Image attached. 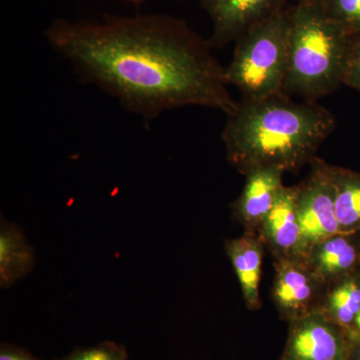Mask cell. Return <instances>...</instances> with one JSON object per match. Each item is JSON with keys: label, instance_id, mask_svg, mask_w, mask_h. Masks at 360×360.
I'll return each instance as SVG.
<instances>
[{"label": "cell", "instance_id": "1", "mask_svg": "<svg viewBox=\"0 0 360 360\" xmlns=\"http://www.w3.org/2000/svg\"><path fill=\"white\" fill-rule=\"evenodd\" d=\"M44 35L85 84L115 97L146 122L191 105L227 115L238 104L208 40L179 18L162 14L106 16L94 22L58 18Z\"/></svg>", "mask_w": 360, "mask_h": 360}, {"label": "cell", "instance_id": "2", "mask_svg": "<svg viewBox=\"0 0 360 360\" xmlns=\"http://www.w3.org/2000/svg\"><path fill=\"white\" fill-rule=\"evenodd\" d=\"M335 127V115L323 106L279 94L241 98L227 115L221 139L227 160L245 176L257 168L295 172L316 158Z\"/></svg>", "mask_w": 360, "mask_h": 360}, {"label": "cell", "instance_id": "3", "mask_svg": "<svg viewBox=\"0 0 360 360\" xmlns=\"http://www.w3.org/2000/svg\"><path fill=\"white\" fill-rule=\"evenodd\" d=\"M288 65L283 94L315 101L343 84L355 35L323 6L296 2L288 7Z\"/></svg>", "mask_w": 360, "mask_h": 360}, {"label": "cell", "instance_id": "4", "mask_svg": "<svg viewBox=\"0 0 360 360\" xmlns=\"http://www.w3.org/2000/svg\"><path fill=\"white\" fill-rule=\"evenodd\" d=\"M288 7L251 27L236 41L225 79L243 99L283 94L288 65Z\"/></svg>", "mask_w": 360, "mask_h": 360}, {"label": "cell", "instance_id": "5", "mask_svg": "<svg viewBox=\"0 0 360 360\" xmlns=\"http://www.w3.org/2000/svg\"><path fill=\"white\" fill-rule=\"evenodd\" d=\"M311 172L297 186L300 240L295 258L303 259L317 243L340 233L335 208V188L326 161L315 158Z\"/></svg>", "mask_w": 360, "mask_h": 360}, {"label": "cell", "instance_id": "6", "mask_svg": "<svg viewBox=\"0 0 360 360\" xmlns=\"http://www.w3.org/2000/svg\"><path fill=\"white\" fill-rule=\"evenodd\" d=\"M274 269L271 298L281 319L290 322L321 310L328 285L304 260H276Z\"/></svg>", "mask_w": 360, "mask_h": 360}, {"label": "cell", "instance_id": "7", "mask_svg": "<svg viewBox=\"0 0 360 360\" xmlns=\"http://www.w3.org/2000/svg\"><path fill=\"white\" fill-rule=\"evenodd\" d=\"M352 343L340 326L314 312L288 322V335L279 360H348Z\"/></svg>", "mask_w": 360, "mask_h": 360}, {"label": "cell", "instance_id": "8", "mask_svg": "<svg viewBox=\"0 0 360 360\" xmlns=\"http://www.w3.org/2000/svg\"><path fill=\"white\" fill-rule=\"evenodd\" d=\"M212 22V49L238 41L246 32L288 8V0H200Z\"/></svg>", "mask_w": 360, "mask_h": 360}, {"label": "cell", "instance_id": "9", "mask_svg": "<svg viewBox=\"0 0 360 360\" xmlns=\"http://www.w3.org/2000/svg\"><path fill=\"white\" fill-rule=\"evenodd\" d=\"M258 236L276 260L295 258L300 240L297 186H284L260 225Z\"/></svg>", "mask_w": 360, "mask_h": 360}, {"label": "cell", "instance_id": "10", "mask_svg": "<svg viewBox=\"0 0 360 360\" xmlns=\"http://www.w3.org/2000/svg\"><path fill=\"white\" fill-rule=\"evenodd\" d=\"M284 172L277 168H257L245 175L243 193L231 206L234 219L245 231L258 234L260 225L284 186Z\"/></svg>", "mask_w": 360, "mask_h": 360}, {"label": "cell", "instance_id": "11", "mask_svg": "<svg viewBox=\"0 0 360 360\" xmlns=\"http://www.w3.org/2000/svg\"><path fill=\"white\" fill-rule=\"evenodd\" d=\"M354 233H338L315 245L303 258L312 272L326 284L354 274L359 265V246Z\"/></svg>", "mask_w": 360, "mask_h": 360}, {"label": "cell", "instance_id": "12", "mask_svg": "<svg viewBox=\"0 0 360 360\" xmlns=\"http://www.w3.org/2000/svg\"><path fill=\"white\" fill-rule=\"evenodd\" d=\"M264 248L259 236L252 232L245 231L239 238L225 241L224 250L238 276L246 307L250 310L262 307L259 284Z\"/></svg>", "mask_w": 360, "mask_h": 360}, {"label": "cell", "instance_id": "13", "mask_svg": "<svg viewBox=\"0 0 360 360\" xmlns=\"http://www.w3.org/2000/svg\"><path fill=\"white\" fill-rule=\"evenodd\" d=\"M359 311L360 276L356 272L328 286L319 312L347 336Z\"/></svg>", "mask_w": 360, "mask_h": 360}, {"label": "cell", "instance_id": "14", "mask_svg": "<svg viewBox=\"0 0 360 360\" xmlns=\"http://www.w3.org/2000/svg\"><path fill=\"white\" fill-rule=\"evenodd\" d=\"M335 188L336 219L341 233L360 231V174L328 165Z\"/></svg>", "mask_w": 360, "mask_h": 360}, {"label": "cell", "instance_id": "15", "mask_svg": "<svg viewBox=\"0 0 360 360\" xmlns=\"http://www.w3.org/2000/svg\"><path fill=\"white\" fill-rule=\"evenodd\" d=\"M34 264L32 251L22 234L8 224L0 231V281L1 286L11 285L25 276Z\"/></svg>", "mask_w": 360, "mask_h": 360}, {"label": "cell", "instance_id": "16", "mask_svg": "<svg viewBox=\"0 0 360 360\" xmlns=\"http://www.w3.org/2000/svg\"><path fill=\"white\" fill-rule=\"evenodd\" d=\"M323 7L348 32L360 34V0H328Z\"/></svg>", "mask_w": 360, "mask_h": 360}, {"label": "cell", "instance_id": "17", "mask_svg": "<svg viewBox=\"0 0 360 360\" xmlns=\"http://www.w3.org/2000/svg\"><path fill=\"white\" fill-rule=\"evenodd\" d=\"M63 360H127V354L122 345L106 341L96 347L79 348Z\"/></svg>", "mask_w": 360, "mask_h": 360}, {"label": "cell", "instance_id": "18", "mask_svg": "<svg viewBox=\"0 0 360 360\" xmlns=\"http://www.w3.org/2000/svg\"><path fill=\"white\" fill-rule=\"evenodd\" d=\"M343 84L360 92V34L355 35L345 65Z\"/></svg>", "mask_w": 360, "mask_h": 360}, {"label": "cell", "instance_id": "19", "mask_svg": "<svg viewBox=\"0 0 360 360\" xmlns=\"http://www.w3.org/2000/svg\"><path fill=\"white\" fill-rule=\"evenodd\" d=\"M0 360H39L21 348L2 345Z\"/></svg>", "mask_w": 360, "mask_h": 360}, {"label": "cell", "instance_id": "20", "mask_svg": "<svg viewBox=\"0 0 360 360\" xmlns=\"http://www.w3.org/2000/svg\"><path fill=\"white\" fill-rule=\"evenodd\" d=\"M348 338H349L352 345L360 341V311L357 314L356 319H355L354 326L350 329L349 333H348Z\"/></svg>", "mask_w": 360, "mask_h": 360}, {"label": "cell", "instance_id": "21", "mask_svg": "<svg viewBox=\"0 0 360 360\" xmlns=\"http://www.w3.org/2000/svg\"><path fill=\"white\" fill-rule=\"evenodd\" d=\"M348 360H360V341L352 343Z\"/></svg>", "mask_w": 360, "mask_h": 360}, {"label": "cell", "instance_id": "22", "mask_svg": "<svg viewBox=\"0 0 360 360\" xmlns=\"http://www.w3.org/2000/svg\"><path fill=\"white\" fill-rule=\"evenodd\" d=\"M326 1L328 0H296V2H300V4H317L321 6H323Z\"/></svg>", "mask_w": 360, "mask_h": 360}, {"label": "cell", "instance_id": "23", "mask_svg": "<svg viewBox=\"0 0 360 360\" xmlns=\"http://www.w3.org/2000/svg\"><path fill=\"white\" fill-rule=\"evenodd\" d=\"M127 1L132 2V4H139L142 2L146 1V0H127Z\"/></svg>", "mask_w": 360, "mask_h": 360}, {"label": "cell", "instance_id": "24", "mask_svg": "<svg viewBox=\"0 0 360 360\" xmlns=\"http://www.w3.org/2000/svg\"><path fill=\"white\" fill-rule=\"evenodd\" d=\"M359 250H360V248H359ZM359 264H360V260H359Z\"/></svg>", "mask_w": 360, "mask_h": 360}]
</instances>
